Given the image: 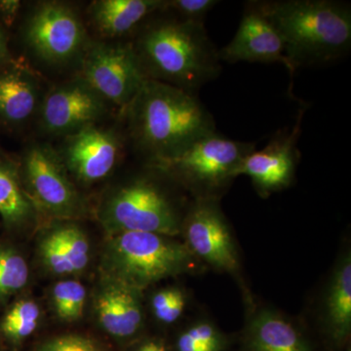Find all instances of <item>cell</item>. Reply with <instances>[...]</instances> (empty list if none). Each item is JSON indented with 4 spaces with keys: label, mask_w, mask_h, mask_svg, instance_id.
Masks as SVG:
<instances>
[{
    "label": "cell",
    "mask_w": 351,
    "mask_h": 351,
    "mask_svg": "<svg viewBox=\"0 0 351 351\" xmlns=\"http://www.w3.org/2000/svg\"><path fill=\"white\" fill-rule=\"evenodd\" d=\"M108 103L82 77L57 85L39 106V119L46 133L75 134L98 123L108 112Z\"/></svg>",
    "instance_id": "30bf717a"
},
{
    "label": "cell",
    "mask_w": 351,
    "mask_h": 351,
    "mask_svg": "<svg viewBox=\"0 0 351 351\" xmlns=\"http://www.w3.org/2000/svg\"><path fill=\"white\" fill-rule=\"evenodd\" d=\"M121 136L95 124L64 137L59 152L69 174L84 184L101 181L114 169L122 154Z\"/></svg>",
    "instance_id": "8fae6325"
},
{
    "label": "cell",
    "mask_w": 351,
    "mask_h": 351,
    "mask_svg": "<svg viewBox=\"0 0 351 351\" xmlns=\"http://www.w3.org/2000/svg\"><path fill=\"white\" fill-rule=\"evenodd\" d=\"M7 54V47L5 38H4L3 34L0 31V62L5 58Z\"/></svg>",
    "instance_id": "4dcf8cb0"
},
{
    "label": "cell",
    "mask_w": 351,
    "mask_h": 351,
    "mask_svg": "<svg viewBox=\"0 0 351 351\" xmlns=\"http://www.w3.org/2000/svg\"><path fill=\"white\" fill-rule=\"evenodd\" d=\"M160 0H98L89 9L95 29L108 38L129 34L152 13L162 10Z\"/></svg>",
    "instance_id": "e0dca14e"
},
{
    "label": "cell",
    "mask_w": 351,
    "mask_h": 351,
    "mask_svg": "<svg viewBox=\"0 0 351 351\" xmlns=\"http://www.w3.org/2000/svg\"><path fill=\"white\" fill-rule=\"evenodd\" d=\"M184 223L189 251L213 267L237 271L232 237L216 199H196Z\"/></svg>",
    "instance_id": "5bb4252c"
},
{
    "label": "cell",
    "mask_w": 351,
    "mask_h": 351,
    "mask_svg": "<svg viewBox=\"0 0 351 351\" xmlns=\"http://www.w3.org/2000/svg\"><path fill=\"white\" fill-rule=\"evenodd\" d=\"M38 351H101L93 339L80 335H64L45 341Z\"/></svg>",
    "instance_id": "83f0119b"
},
{
    "label": "cell",
    "mask_w": 351,
    "mask_h": 351,
    "mask_svg": "<svg viewBox=\"0 0 351 351\" xmlns=\"http://www.w3.org/2000/svg\"><path fill=\"white\" fill-rule=\"evenodd\" d=\"M245 343L246 351H311L301 332L270 311H261L252 320Z\"/></svg>",
    "instance_id": "d6986e66"
},
{
    "label": "cell",
    "mask_w": 351,
    "mask_h": 351,
    "mask_svg": "<svg viewBox=\"0 0 351 351\" xmlns=\"http://www.w3.org/2000/svg\"><path fill=\"white\" fill-rule=\"evenodd\" d=\"M38 211L23 184L19 170L0 158V217L11 230H22L36 223Z\"/></svg>",
    "instance_id": "ffe728a7"
},
{
    "label": "cell",
    "mask_w": 351,
    "mask_h": 351,
    "mask_svg": "<svg viewBox=\"0 0 351 351\" xmlns=\"http://www.w3.org/2000/svg\"><path fill=\"white\" fill-rule=\"evenodd\" d=\"M304 110L290 131L277 134L261 151L250 152L242 161L237 177L246 175L262 193L277 191L290 184L300 159L298 141L302 133Z\"/></svg>",
    "instance_id": "4fadbf2b"
},
{
    "label": "cell",
    "mask_w": 351,
    "mask_h": 351,
    "mask_svg": "<svg viewBox=\"0 0 351 351\" xmlns=\"http://www.w3.org/2000/svg\"><path fill=\"white\" fill-rule=\"evenodd\" d=\"M21 6L20 1L15 0H6V1H0V13L2 17L5 20L7 24H11L15 19Z\"/></svg>",
    "instance_id": "f1b7e54d"
},
{
    "label": "cell",
    "mask_w": 351,
    "mask_h": 351,
    "mask_svg": "<svg viewBox=\"0 0 351 351\" xmlns=\"http://www.w3.org/2000/svg\"><path fill=\"white\" fill-rule=\"evenodd\" d=\"M80 77L123 112L147 80L133 43L95 44L85 54Z\"/></svg>",
    "instance_id": "ba28073f"
},
{
    "label": "cell",
    "mask_w": 351,
    "mask_h": 351,
    "mask_svg": "<svg viewBox=\"0 0 351 351\" xmlns=\"http://www.w3.org/2000/svg\"><path fill=\"white\" fill-rule=\"evenodd\" d=\"M125 113L132 143L149 165L174 158L217 131L197 95L154 80H145Z\"/></svg>",
    "instance_id": "6da1fadb"
},
{
    "label": "cell",
    "mask_w": 351,
    "mask_h": 351,
    "mask_svg": "<svg viewBox=\"0 0 351 351\" xmlns=\"http://www.w3.org/2000/svg\"><path fill=\"white\" fill-rule=\"evenodd\" d=\"M38 107V82L32 71L18 66L0 73V119L23 124Z\"/></svg>",
    "instance_id": "ac0fdd59"
},
{
    "label": "cell",
    "mask_w": 351,
    "mask_h": 351,
    "mask_svg": "<svg viewBox=\"0 0 351 351\" xmlns=\"http://www.w3.org/2000/svg\"><path fill=\"white\" fill-rule=\"evenodd\" d=\"M276 27L295 71L302 66L332 63L351 46V10L334 0L255 1Z\"/></svg>",
    "instance_id": "3957f363"
},
{
    "label": "cell",
    "mask_w": 351,
    "mask_h": 351,
    "mask_svg": "<svg viewBox=\"0 0 351 351\" xmlns=\"http://www.w3.org/2000/svg\"><path fill=\"white\" fill-rule=\"evenodd\" d=\"M52 301L57 315L62 320L75 321L82 318L86 302V290L75 280L60 281L52 290Z\"/></svg>",
    "instance_id": "cb8c5ba5"
},
{
    "label": "cell",
    "mask_w": 351,
    "mask_h": 351,
    "mask_svg": "<svg viewBox=\"0 0 351 351\" xmlns=\"http://www.w3.org/2000/svg\"><path fill=\"white\" fill-rule=\"evenodd\" d=\"M184 306L186 301L184 295L178 289L159 291L152 298V306L154 315L165 324H171L179 319L184 313Z\"/></svg>",
    "instance_id": "484cf974"
},
{
    "label": "cell",
    "mask_w": 351,
    "mask_h": 351,
    "mask_svg": "<svg viewBox=\"0 0 351 351\" xmlns=\"http://www.w3.org/2000/svg\"><path fill=\"white\" fill-rule=\"evenodd\" d=\"M193 265L191 252L169 237L125 232L110 235L104 254L105 276L142 291Z\"/></svg>",
    "instance_id": "277c9868"
},
{
    "label": "cell",
    "mask_w": 351,
    "mask_h": 351,
    "mask_svg": "<svg viewBox=\"0 0 351 351\" xmlns=\"http://www.w3.org/2000/svg\"><path fill=\"white\" fill-rule=\"evenodd\" d=\"M219 60L228 63H281L292 76L295 69L286 55L285 45L276 27L255 1L247 2L239 29L230 43L219 50Z\"/></svg>",
    "instance_id": "7c38bea8"
},
{
    "label": "cell",
    "mask_w": 351,
    "mask_h": 351,
    "mask_svg": "<svg viewBox=\"0 0 351 351\" xmlns=\"http://www.w3.org/2000/svg\"><path fill=\"white\" fill-rule=\"evenodd\" d=\"M90 251L86 233L71 219H55L39 240L41 262L48 271L56 276L82 272L90 262Z\"/></svg>",
    "instance_id": "9a60e30c"
},
{
    "label": "cell",
    "mask_w": 351,
    "mask_h": 351,
    "mask_svg": "<svg viewBox=\"0 0 351 351\" xmlns=\"http://www.w3.org/2000/svg\"><path fill=\"white\" fill-rule=\"evenodd\" d=\"M147 80L196 91L213 82L221 71L219 49L204 23L163 19L141 32L134 44Z\"/></svg>",
    "instance_id": "7a4b0ae2"
},
{
    "label": "cell",
    "mask_w": 351,
    "mask_h": 351,
    "mask_svg": "<svg viewBox=\"0 0 351 351\" xmlns=\"http://www.w3.org/2000/svg\"><path fill=\"white\" fill-rule=\"evenodd\" d=\"M327 325L332 341L343 346L351 330V262L346 257L335 274L327 299Z\"/></svg>",
    "instance_id": "44dd1931"
},
{
    "label": "cell",
    "mask_w": 351,
    "mask_h": 351,
    "mask_svg": "<svg viewBox=\"0 0 351 351\" xmlns=\"http://www.w3.org/2000/svg\"><path fill=\"white\" fill-rule=\"evenodd\" d=\"M223 348V338L209 323H198L178 339L179 351H221Z\"/></svg>",
    "instance_id": "d4e9b609"
},
{
    "label": "cell",
    "mask_w": 351,
    "mask_h": 351,
    "mask_svg": "<svg viewBox=\"0 0 351 351\" xmlns=\"http://www.w3.org/2000/svg\"><path fill=\"white\" fill-rule=\"evenodd\" d=\"M255 149L253 143L232 140L216 131L174 158L151 166L195 189L196 199H216L215 191L237 177L242 161Z\"/></svg>",
    "instance_id": "8992f818"
},
{
    "label": "cell",
    "mask_w": 351,
    "mask_h": 351,
    "mask_svg": "<svg viewBox=\"0 0 351 351\" xmlns=\"http://www.w3.org/2000/svg\"><path fill=\"white\" fill-rule=\"evenodd\" d=\"M25 39L32 52L48 64L71 61L82 50L84 27L77 14L57 1L43 2L29 17Z\"/></svg>",
    "instance_id": "9c48e42d"
},
{
    "label": "cell",
    "mask_w": 351,
    "mask_h": 351,
    "mask_svg": "<svg viewBox=\"0 0 351 351\" xmlns=\"http://www.w3.org/2000/svg\"><path fill=\"white\" fill-rule=\"evenodd\" d=\"M40 319V308L34 300L15 302L0 321V330L9 341L20 343L36 331Z\"/></svg>",
    "instance_id": "7402d4cb"
},
{
    "label": "cell",
    "mask_w": 351,
    "mask_h": 351,
    "mask_svg": "<svg viewBox=\"0 0 351 351\" xmlns=\"http://www.w3.org/2000/svg\"><path fill=\"white\" fill-rule=\"evenodd\" d=\"M27 261L19 251L8 245H0V308L29 281Z\"/></svg>",
    "instance_id": "603a6c76"
},
{
    "label": "cell",
    "mask_w": 351,
    "mask_h": 351,
    "mask_svg": "<svg viewBox=\"0 0 351 351\" xmlns=\"http://www.w3.org/2000/svg\"><path fill=\"white\" fill-rule=\"evenodd\" d=\"M20 175L38 213L43 212L54 219L75 221L86 212L59 152L49 145L34 143L27 147Z\"/></svg>",
    "instance_id": "52a82bcc"
},
{
    "label": "cell",
    "mask_w": 351,
    "mask_h": 351,
    "mask_svg": "<svg viewBox=\"0 0 351 351\" xmlns=\"http://www.w3.org/2000/svg\"><path fill=\"white\" fill-rule=\"evenodd\" d=\"M100 218L110 235L152 232L173 237L181 232L177 204L160 182L140 177L115 189L101 204Z\"/></svg>",
    "instance_id": "5b68a950"
},
{
    "label": "cell",
    "mask_w": 351,
    "mask_h": 351,
    "mask_svg": "<svg viewBox=\"0 0 351 351\" xmlns=\"http://www.w3.org/2000/svg\"><path fill=\"white\" fill-rule=\"evenodd\" d=\"M141 291L104 276L96 297L95 311L106 332L115 338H130L137 334L143 322Z\"/></svg>",
    "instance_id": "2e32d148"
},
{
    "label": "cell",
    "mask_w": 351,
    "mask_h": 351,
    "mask_svg": "<svg viewBox=\"0 0 351 351\" xmlns=\"http://www.w3.org/2000/svg\"><path fill=\"white\" fill-rule=\"evenodd\" d=\"M218 3L216 0H171L163 1L161 11H172L189 22L204 23L207 14Z\"/></svg>",
    "instance_id": "4316f807"
},
{
    "label": "cell",
    "mask_w": 351,
    "mask_h": 351,
    "mask_svg": "<svg viewBox=\"0 0 351 351\" xmlns=\"http://www.w3.org/2000/svg\"><path fill=\"white\" fill-rule=\"evenodd\" d=\"M138 351H167L162 343L157 341H147L145 345L141 346Z\"/></svg>",
    "instance_id": "f546056e"
}]
</instances>
